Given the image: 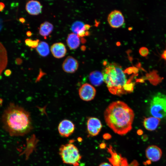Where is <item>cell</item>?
Masks as SVG:
<instances>
[{"label": "cell", "mask_w": 166, "mask_h": 166, "mask_svg": "<svg viewBox=\"0 0 166 166\" xmlns=\"http://www.w3.org/2000/svg\"><path fill=\"white\" fill-rule=\"evenodd\" d=\"M1 120L3 128L11 136H23L33 128L30 113L14 103L4 110Z\"/></svg>", "instance_id": "1"}, {"label": "cell", "mask_w": 166, "mask_h": 166, "mask_svg": "<svg viewBox=\"0 0 166 166\" xmlns=\"http://www.w3.org/2000/svg\"><path fill=\"white\" fill-rule=\"evenodd\" d=\"M104 116L107 125L116 133L124 135L132 129L134 113L123 101H118L110 103L105 111Z\"/></svg>", "instance_id": "2"}, {"label": "cell", "mask_w": 166, "mask_h": 166, "mask_svg": "<svg viewBox=\"0 0 166 166\" xmlns=\"http://www.w3.org/2000/svg\"><path fill=\"white\" fill-rule=\"evenodd\" d=\"M104 64L105 66L102 72L104 81L109 92L118 96L127 94V85L132 82L131 79H127L126 73L119 64L114 62Z\"/></svg>", "instance_id": "3"}, {"label": "cell", "mask_w": 166, "mask_h": 166, "mask_svg": "<svg viewBox=\"0 0 166 166\" xmlns=\"http://www.w3.org/2000/svg\"><path fill=\"white\" fill-rule=\"evenodd\" d=\"M59 153L64 163L73 166L79 165L81 156L77 147L72 143L61 145Z\"/></svg>", "instance_id": "4"}, {"label": "cell", "mask_w": 166, "mask_h": 166, "mask_svg": "<svg viewBox=\"0 0 166 166\" xmlns=\"http://www.w3.org/2000/svg\"><path fill=\"white\" fill-rule=\"evenodd\" d=\"M149 108L152 117L160 119L166 118V95L160 93L155 94L150 101Z\"/></svg>", "instance_id": "5"}, {"label": "cell", "mask_w": 166, "mask_h": 166, "mask_svg": "<svg viewBox=\"0 0 166 166\" xmlns=\"http://www.w3.org/2000/svg\"><path fill=\"white\" fill-rule=\"evenodd\" d=\"M96 92L95 88L91 85L87 83L82 85L78 91L80 98L85 101L92 100L95 96Z\"/></svg>", "instance_id": "6"}, {"label": "cell", "mask_w": 166, "mask_h": 166, "mask_svg": "<svg viewBox=\"0 0 166 166\" xmlns=\"http://www.w3.org/2000/svg\"><path fill=\"white\" fill-rule=\"evenodd\" d=\"M75 125L71 121L64 119L59 123L58 130L60 135L62 136L67 137L71 135L75 130Z\"/></svg>", "instance_id": "7"}, {"label": "cell", "mask_w": 166, "mask_h": 166, "mask_svg": "<svg viewBox=\"0 0 166 166\" xmlns=\"http://www.w3.org/2000/svg\"><path fill=\"white\" fill-rule=\"evenodd\" d=\"M107 20L111 27L118 28L121 26L124 23V17L121 12L117 10L111 11L109 14Z\"/></svg>", "instance_id": "8"}, {"label": "cell", "mask_w": 166, "mask_h": 166, "mask_svg": "<svg viewBox=\"0 0 166 166\" xmlns=\"http://www.w3.org/2000/svg\"><path fill=\"white\" fill-rule=\"evenodd\" d=\"M102 125L100 121L97 118L90 117L87 121V128L90 136H93L97 135L100 132Z\"/></svg>", "instance_id": "9"}, {"label": "cell", "mask_w": 166, "mask_h": 166, "mask_svg": "<svg viewBox=\"0 0 166 166\" xmlns=\"http://www.w3.org/2000/svg\"><path fill=\"white\" fill-rule=\"evenodd\" d=\"M108 149L111 155V157L108 159L113 166H128L127 160L122 157L121 155L118 154L111 146L110 145Z\"/></svg>", "instance_id": "10"}, {"label": "cell", "mask_w": 166, "mask_h": 166, "mask_svg": "<svg viewBox=\"0 0 166 166\" xmlns=\"http://www.w3.org/2000/svg\"><path fill=\"white\" fill-rule=\"evenodd\" d=\"M78 66L79 64L77 60L73 57L69 56L64 61L62 66L64 72L72 73L77 70Z\"/></svg>", "instance_id": "11"}, {"label": "cell", "mask_w": 166, "mask_h": 166, "mask_svg": "<svg viewBox=\"0 0 166 166\" xmlns=\"http://www.w3.org/2000/svg\"><path fill=\"white\" fill-rule=\"evenodd\" d=\"M145 155L147 158L152 162H156L159 160L162 155L161 149L155 145H151L148 146L145 151Z\"/></svg>", "instance_id": "12"}, {"label": "cell", "mask_w": 166, "mask_h": 166, "mask_svg": "<svg viewBox=\"0 0 166 166\" xmlns=\"http://www.w3.org/2000/svg\"><path fill=\"white\" fill-rule=\"evenodd\" d=\"M42 6L38 1L30 0L26 3V9L30 14L33 15H38L40 14L42 11Z\"/></svg>", "instance_id": "13"}, {"label": "cell", "mask_w": 166, "mask_h": 166, "mask_svg": "<svg viewBox=\"0 0 166 166\" xmlns=\"http://www.w3.org/2000/svg\"><path fill=\"white\" fill-rule=\"evenodd\" d=\"M50 51L53 57L57 58L64 57L67 52L65 45L61 42H57L53 44L51 46Z\"/></svg>", "instance_id": "14"}, {"label": "cell", "mask_w": 166, "mask_h": 166, "mask_svg": "<svg viewBox=\"0 0 166 166\" xmlns=\"http://www.w3.org/2000/svg\"><path fill=\"white\" fill-rule=\"evenodd\" d=\"M160 120V119L153 117L146 118L144 120V126L148 131H154L159 125Z\"/></svg>", "instance_id": "15"}, {"label": "cell", "mask_w": 166, "mask_h": 166, "mask_svg": "<svg viewBox=\"0 0 166 166\" xmlns=\"http://www.w3.org/2000/svg\"><path fill=\"white\" fill-rule=\"evenodd\" d=\"M90 82L94 86L100 85L104 81L102 73L98 71H94L91 72L89 76Z\"/></svg>", "instance_id": "16"}, {"label": "cell", "mask_w": 166, "mask_h": 166, "mask_svg": "<svg viewBox=\"0 0 166 166\" xmlns=\"http://www.w3.org/2000/svg\"><path fill=\"white\" fill-rule=\"evenodd\" d=\"M66 43L70 49H74L79 46L80 40L79 37L77 34L73 33H71L67 36Z\"/></svg>", "instance_id": "17"}, {"label": "cell", "mask_w": 166, "mask_h": 166, "mask_svg": "<svg viewBox=\"0 0 166 166\" xmlns=\"http://www.w3.org/2000/svg\"><path fill=\"white\" fill-rule=\"evenodd\" d=\"M8 57L6 49L0 42V75L7 65Z\"/></svg>", "instance_id": "18"}, {"label": "cell", "mask_w": 166, "mask_h": 166, "mask_svg": "<svg viewBox=\"0 0 166 166\" xmlns=\"http://www.w3.org/2000/svg\"><path fill=\"white\" fill-rule=\"evenodd\" d=\"M53 28L52 24L48 22H45L41 24L39 29V33L45 37L52 32Z\"/></svg>", "instance_id": "19"}, {"label": "cell", "mask_w": 166, "mask_h": 166, "mask_svg": "<svg viewBox=\"0 0 166 166\" xmlns=\"http://www.w3.org/2000/svg\"><path fill=\"white\" fill-rule=\"evenodd\" d=\"M36 49L38 54L42 57L47 56L49 53V45L48 44L45 42H39Z\"/></svg>", "instance_id": "20"}, {"label": "cell", "mask_w": 166, "mask_h": 166, "mask_svg": "<svg viewBox=\"0 0 166 166\" xmlns=\"http://www.w3.org/2000/svg\"><path fill=\"white\" fill-rule=\"evenodd\" d=\"M85 24L83 22L80 21H76L72 25L71 30L73 33L77 34L81 30H86L85 28Z\"/></svg>", "instance_id": "21"}, {"label": "cell", "mask_w": 166, "mask_h": 166, "mask_svg": "<svg viewBox=\"0 0 166 166\" xmlns=\"http://www.w3.org/2000/svg\"><path fill=\"white\" fill-rule=\"evenodd\" d=\"M139 53L142 56L146 57L148 54L149 51L148 49L146 47H143L140 49Z\"/></svg>", "instance_id": "22"}, {"label": "cell", "mask_w": 166, "mask_h": 166, "mask_svg": "<svg viewBox=\"0 0 166 166\" xmlns=\"http://www.w3.org/2000/svg\"><path fill=\"white\" fill-rule=\"evenodd\" d=\"M25 42L26 45L33 48L34 44V40L33 41L31 39L28 38L25 40Z\"/></svg>", "instance_id": "23"}, {"label": "cell", "mask_w": 166, "mask_h": 166, "mask_svg": "<svg viewBox=\"0 0 166 166\" xmlns=\"http://www.w3.org/2000/svg\"><path fill=\"white\" fill-rule=\"evenodd\" d=\"M138 163L136 161L134 160L128 166H138Z\"/></svg>", "instance_id": "24"}, {"label": "cell", "mask_w": 166, "mask_h": 166, "mask_svg": "<svg viewBox=\"0 0 166 166\" xmlns=\"http://www.w3.org/2000/svg\"><path fill=\"white\" fill-rule=\"evenodd\" d=\"M5 7V5L2 2H0V12L3 10Z\"/></svg>", "instance_id": "25"}, {"label": "cell", "mask_w": 166, "mask_h": 166, "mask_svg": "<svg viewBox=\"0 0 166 166\" xmlns=\"http://www.w3.org/2000/svg\"><path fill=\"white\" fill-rule=\"evenodd\" d=\"M99 166H112L111 165L106 162L101 163Z\"/></svg>", "instance_id": "26"}, {"label": "cell", "mask_w": 166, "mask_h": 166, "mask_svg": "<svg viewBox=\"0 0 166 166\" xmlns=\"http://www.w3.org/2000/svg\"><path fill=\"white\" fill-rule=\"evenodd\" d=\"M161 57L166 60V50H164L161 55Z\"/></svg>", "instance_id": "27"}, {"label": "cell", "mask_w": 166, "mask_h": 166, "mask_svg": "<svg viewBox=\"0 0 166 166\" xmlns=\"http://www.w3.org/2000/svg\"><path fill=\"white\" fill-rule=\"evenodd\" d=\"M90 27V26L88 24H85V28L86 31H87Z\"/></svg>", "instance_id": "28"}, {"label": "cell", "mask_w": 166, "mask_h": 166, "mask_svg": "<svg viewBox=\"0 0 166 166\" xmlns=\"http://www.w3.org/2000/svg\"><path fill=\"white\" fill-rule=\"evenodd\" d=\"M19 21L22 23H24L25 21V19L23 18H21L19 19Z\"/></svg>", "instance_id": "29"}, {"label": "cell", "mask_w": 166, "mask_h": 166, "mask_svg": "<svg viewBox=\"0 0 166 166\" xmlns=\"http://www.w3.org/2000/svg\"><path fill=\"white\" fill-rule=\"evenodd\" d=\"M5 73L6 74H10L11 73V71L9 69H7L5 71Z\"/></svg>", "instance_id": "30"}, {"label": "cell", "mask_w": 166, "mask_h": 166, "mask_svg": "<svg viewBox=\"0 0 166 166\" xmlns=\"http://www.w3.org/2000/svg\"><path fill=\"white\" fill-rule=\"evenodd\" d=\"M26 35L28 37L32 35V33L30 31H27L26 33Z\"/></svg>", "instance_id": "31"}]
</instances>
